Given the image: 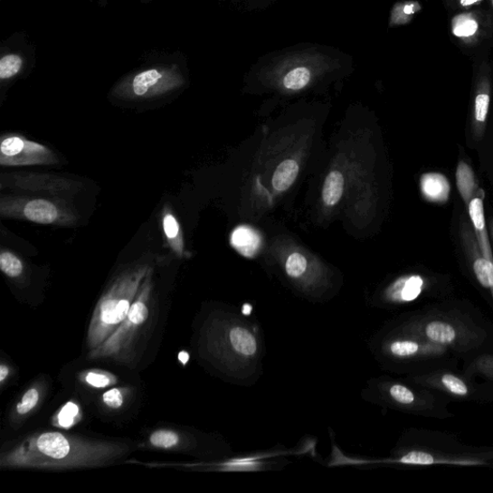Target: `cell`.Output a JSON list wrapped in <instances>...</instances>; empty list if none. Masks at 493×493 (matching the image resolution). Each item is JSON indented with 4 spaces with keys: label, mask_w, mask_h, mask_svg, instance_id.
<instances>
[{
    "label": "cell",
    "mask_w": 493,
    "mask_h": 493,
    "mask_svg": "<svg viewBox=\"0 0 493 493\" xmlns=\"http://www.w3.org/2000/svg\"><path fill=\"white\" fill-rule=\"evenodd\" d=\"M132 451L122 441H98L59 431L29 435L0 456L3 469L71 470L114 464Z\"/></svg>",
    "instance_id": "1"
},
{
    "label": "cell",
    "mask_w": 493,
    "mask_h": 493,
    "mask_svg": "<svg viewBox=\"0 0 493 493\" xmlns=\"http://www.w3.org/2000/svg\"><path fill=\"white\" fill-rule=\"evenodd\" d=\"M396 327L450 349L464 363L493 349V325L470 301L455 296L410 313Z\"/></svg>",
    "instance_id": "2"
},
{
    "label": "cell",
    "mask_w": 493,
    "mask_h": 493,
    "mask_svg": "<svg viewBox=\"0 0 493 493\" xmlns=\"http://www.w3.org/2000/svg\"><path fill=\"white\" fill-rule=\"evenodd\" d=\"M353 66L349 53L326 44L303 43L260 57L249 79L300 92L317 81L345 76Z\"/></svg>",
    "instance_id": "3"
},
{
    "label": "cell",
    "mask_w": 493,
    "mask_h": 493,
    "mask_svg": "<svg viewBox=\"0 0 493 493\" xmlns=\"http://www.w3.org/2000/svg\"><path fill=\"white\" fill-rule=\"evenodd\" d=\"M395 462L414 467L451 466L493 469V446L474 447L439 431L417 430Z\"/></svg>",
    "instance_id": "4"
},
{
    "label": "cell",
    "mask_w": 493,
    "mask_h": 493,
    "mask_svg": "<svg viewBox=\"0 0 493 493\" xmlns=\"http://www.w3.org/2000/svg\"><path fill=\"white\" fill-rule=\"evenodd\" d=\"M152 293L153 285L147 277L125 320L101 346L88 353L89 360H110L130 367L136 364L155 321Z\"/></svg>",
    "instance_id": "5"
},
{
    "label": "cell",
    "mask_w": 493,
    "mask_h": 493,
    "mask_svg": "<svg viewBox=\"0 0 493 493\" xmlns=\"http://www.w3.org/2000/svg\"><path fill=\"white\" fill-rule=\"evenodd\" d=\"M146 276L144 269L126 273L103 294L89 324L86 337L88 353L101 346L125 320Z\"/></svg>",
    "instance_id": "6"
},
{
    "label": "cell",
    "mask_w": 493,
    "mask_h": 493,
    "mask_svg": "<svg viewBox=\"0 0 493 493\" xmlns=\"http://www.w3.org/2000/svg\"><path fill=\"white\" fill-rule=\"evenodd\" d=\"M450 238L455 255L464 274L493 310V262L478 243L464 204L456 201L450 222Z\"/></svg>",
    "instance_id": "7"
},
{
    "label": "cell",
    "mask_w": 493,
    "mask_h": 493,
    "mask_svg": "<svg viewBox=\"0 0 493 493\" xmlns=\"http://www.w3.org/2000/svg\"><path fill=\"white\" fill-rule=\"evenodd\" d=\"M384 351L393 363L401 366L402 371L409 373V376L443 368H458L460 362L450 349L397 327L386 341Z\"/></svg>",
    "instance_id": "8"
},
{
    "label": "cell",
    "mask_w": 493,
    "mask_h": 493,
    "mask_svg": "<svg viewBox=\"0 0 493 493\" xmlns=\"http://www.w3.org/2000/svg\"><path fill=\"white\" fill-rule=\"evenodd\" d=\"M380 392L384 404L402 412L442 421L455 416L450 398L409 380H386L380 385Z\"/></svg>",
    "instance_id": "9"
},
{
    "label": "cell",
    "mask_w": 493,
    "mask_h": 493,
    "mask_svg": "<svg viewBox=\"0 0 493 493\" xmlns=\"http://www.w3.org/2000/svg\"><path fill=\"white\" fill-rule=\"evenodd\" d=\"M455 283L450 274L431 269L411 272L396 279L386 289V300L395 306L434 303L453 297Z\"/></svg>",
    "instance_id": "10"
},
{
    "label": "cell",
    "mask_w": 493,
    "mask_h": 493,
    "mask_svg": "<svg viewBox=\"0 0 493 493\" xmlns=\"http://www.w3.org/2000/svg\"><path fill=\"white\" fill-rule=\"evenodd\" d=\"M408 380L432 388L450 398L452 402H474L478 404L493 405V382H476L458 370L443 368L409 376Z\"/></svg>",
    "instance_id": "11"
},
{
    "label": "cell",
    "mask_w": 493,
    "mask_h": 493,
    "mask_svg": "<svg viewBox=\"0 0 493 493\" xmlns=\"http://www.w3.org/2000/svg\"><path fill=\"white\" fill-rule=\"evenodd\" d=\"M181 83V79L170 70L149 69L139 72L130 82L134 96L146 97L167 91Z\"/></svg>",
    "instance_id": "12"
},
{
    "label": "cell",
    "mask_w": 493,
    "mask_h": 493,
    "mask_svg": "<svg viewBox=\"0 0 493 493\" xmlns=\"http://www.w3.org/2000/svg\"><path fill=\"white\" fill-rule=\"evenodd\" d=\"M44 394V385L37 382L24 392L11 413V423L18 427L38 408Z\"/></svg>",
    "instance_id": "13"
},
{
    "label": "cell",
    "mask_w": 493,
    "mask_h": 493,
    "mask_svg": "<svg viewBox=\"0 0 493 493\" xmlns=\"http://www.w3.org/2000/svg\"><path fill=\"white\" fill-rule=\"evenodd\" d=\"M421 187L423 196L434 204H443L450 195V184L441 173H427L422 175Z\"/></svg>",
    "instance_id": "14"
},
{
    "label": "cell",
    "mask_w": 493,
    "mask_h": 493,
    "mask_svg": "<svg viewBox=\"0 0 493 493\" xmlns=\"http://www.w3.org/2000/svg\"><path fill=\"white\" fill-rule=\"evenodd\" d=\"M232 351L236 355L251 357L256 356L259 350L258 339L249 328L243 326H234L227 335Z\"/></svg>",
    "instance_id": "15"
},
{
    "label": "cell",
    "mask_w": 493,
    "mask_h": 493,
    "mask_svg": "<svg viewBox=\"0 0 493 493\" xmlns=\"http://www.w3.org/2000/svg\"><path fill=\"white\" fill-rule=\"evenodd\" d=\"M462 373L471 379L493 382V349L477 354L464 363Z\"/></svg>",
    "instance_id": "16"
},
{
    "label": "cell",
    "mask_w": 493,
    "mask_h": 493,
    "mask_svg": "<svg viewBox=\"0 0 493 493\" xmlns=\"http://www.w3.org/2000/svg\"><path fill=\"white\" fill-rule=\"evenodd\" d=\"M232 245L247 258H252L261 246L260 234L249 227H239L232 234Z\"/></svg>",
    "instance_id": "17"
},
{
    "label": "cell",
    "mask_w": 493,
    "mask_h": 493,
    "mask_svg": "<svg viewBox=\"0 0 493 493\" xmlns=\"http://www.w3.org/2000/svg\"><path fill=\"white\" fill-rule=\"evenodd\" d=\"M24 216L38 223H52L58 217L56 206L47 200H34L29 202L24 209Z\"/></svg>",
    "instance_id": "18"
},
{
    "label": "cell",
    "mask_w": 493,
    "mask_h": 493,
    "mask_svg": "<svg viewBox=\"0 0 493 493\" xmlns=\"http://www.w3.org/2000/svg\"><path fill=\"white\" fill-rule=\"evenodd\" d=\"M149 446L161 450H177L185 445V440L177 431L171 429H159L148 436Z\"/></svg>",
    "instance_id": "19"
},
{
    "label": "cell",
    "mask_w": 493,
    "mask_h": 493,
    "mask_svg": "<svg viewBox=\"0 0 493 493\" xmlns=\"http://www.w3.org/2000/svg\"><path fill=\"white\" fill-rule=\"evenodd\" d=\"M299 173L298 163L287 159L280 164L273 175V186L277 191L288 190L295 182Z\"/></svg>",
    "instance_id": "20"
},
{
    "label": "cell",
    "mask_w": 493,
    "mask_h": 493,
    "mask_svg": "<svg viewBox=\"0 0 493 493\" xmlns=\"http://www.w3.org/2000/svg\"><path fill=\"white\" fill-rule=\"evenodd\" d=\"M79 380L93 388H107L119 382L117 376L111 372L102 369H87L80 373Z\"/></svg>",
    "instance_id": "21"
},
{
    "label": "cell",
    "mask_w": 493,
    "mask_h": 493,
    "mask_svg": "<svg viewBox=\"0 0 493 493\" xmlns=\"http://www.w3.org/2000/svg\"><path fill=\"white\" fill-rule=\"evenodd\" d=\"M345 179L338 171H333L326 178L323 187V201L327 206L336 205L341 199Z\"/></svg>",
    "instance_id": "22"
},
{
    "label": "cell",
    "mask_w": 493,
    "mask_h": 493,
    "mask_svg": "<svg viewBox=\"0 0 493 493\" xmlns=\"http://www.w3.org/2000/svg\"><path fill=\"white\" fill-rule=\"evenodd\" d=\"M479 30V24L470 14H462L452 21V33L462 39L473 37Z\"/></svg>",
    "instance_id": "23"
},
{
    "label": "cell",
    "mask_w": 493,
    "mask_h": 493,
    "mask_svg": "<svg viewBox=\"0 0 493 493\" xmlns=\"http://www.w3.org/2000/svg\"><path fill=\"white\" fill-rule=\"evenodd\" d=\"M129 393L128 387H112L102 394V404L112 411H117L125 405Z\"/></svg>",
    "instance_id": "24"
},
{
    "label": "cell",
    "mask_w": 493,
    "mask_h": 493,
    "mask_svg": "<svg viewBox=\"0 0 493 493\" xmlns=\"http://www.w3.org/2000/svg\"><path fill=\"white\" fill-rule=\"evenodd\" d=\"M81 415L80 408L73 403H69L58 412L54 420L56 425L67 429L76 425L81 420Z\"/></svg>",
    "instance_id": "25"
},
{
    "label": "cell",
    "mask_w": 493,
    "mask_h": 493,
    "mask_svg": "<svg viewBox=\"0 0 493 493\" xmlns=\"http://www.w3.org/2000/svg\"><path fill=\"white\" fill-rule=\"evenodd\" d=\"M23 58L17 54H7L0 60V79L9 80L21 71Z\"/></svg>",
    "instance_id": "26"
},
{
    "label": "cell",
    "mask_w": 493,
    "mask_h": 493,
    "mask_svg": "<svg viewBox=\"0 0 493 493\" xmlns=\"http://www.w3.org/2000/svg\"><path fill=\"white\" fill-rule=\"evenodd\" d=\"M477 156L480 161L481 171L493 189V136Z\"/></svg>",
    "instance_id": "27"
},
{
    "label": "cell",
    "mask_w": 493,
    "mask_h": 493,
    "mask_svg": "<svg viewBox=\"0 0 493 493\" xmlns=\"http://www.w3.org/2000/svg\"><path fill=\"white\" fill-rule=\"evenodd\" d=\"M422 10V5L417 2H407L397 5L394 7L392 24H405L411 21L413 14Z\"/></svg>",
    "instance_id": "28"
},
{
    "label": "cell",
    "mask_w": 493,
    "mask_h": 493,
    "mask_svg": "<svg viewBox=\"0 0 493 493\" xmlns=\"http://www.w3.org/2000/svg\"><path fill=\"white\" fill-rule=\"evenodd\" d=\"M236 11L241 13H250L262 11L271 7L280 0H225Z\"/></svg>",
    "instance_id": "29"
},
{
    "label": "cell",
    "mask_w": 493,
    "mask_h": 493,
    "mask_svg": "<svg viewBox=\"0 0 493 493\" xmlns=\"http://www.w3.org/2000/svg\"><path fill=\"white\" fill-rule=\"evenodd\" d=\"M0 268L10 278H18L24 271L23 262L10 251H4L0 255Z\"/></svg>",
    "instance_id": "30"
},
{
    "label": "cell",
    "mask_w": 493,
    "mask_h": 493,
    "mask_svg": "<svg viewBox=\"0 0 493 493\" xmlns=\"http://www.w3.org/2000/svg\"><path fill=\"white\" fill-rule=\"evenodd\" d=\"M306 258L299 252H293L288 259L287 273L292 278L301 277L307 269Z\"/></svg>",
    "instance_id": "31"
},
{
    "label": "cell",
    "mask_w": 493,
    "mask_h": 493,
    "mask_svg": "<svg viewBox=\"0 0 493 493\" xmlns=\"http://www.w3.org/2000/svg\"><path fill=\"white\" fill-rule=\"evenodd\" d=\"M164 232H166L168 238H175L179 232V227L176 220L174 216L168 214L164 218L163 222Z\"/></svg>",
    "instance_id": "32"
},
{
    "label": "cell",
    "mask_w": 493,
    "mask_h": 493,
    "mask_svg": "<svg viewBox=\"0 0 493 493\" xmlns=\"http://www.w3.org/2000/svg\"><path fill=\"white\" fill-rule=\"evenodd\" d=\"M487 228L489 238L490 246L493 251V212H486Z\"/></svg>",
    "instance_id": "33"
},
{
    "label": "cell",
    "mask_w": 493,
    "mask_h": 493,
    "mask_svg": "<svg viewBox=\"0 0 493 493\" xmlns=\"http://www.w3.org/2000/svg\"><path fill=\"white\" fill-rule=\"evenodd\" d=\"M10 366L5 363H2V365H0V384H2L3 386L5 384L6 381L10 376Z\"/></svg>",
    "instance_id": "34"
},
{
    "label": "cell",
    "mask_w": 493,
    "mask_h": 493,
    "mask_svg": "<svg viewBox=\"0 0 493 493\" xmlns=\"http://www.w3.org/2000/svg\"><path fill=\"white\" fill-rule=\"evenodd\" d=\"M481 2L482 0H459L460 5L462 7H470Z\"/></svg>",
    "instance_id": "35"
},
{
    "label": "cell",
    "mask_w": 493,
    "mask_h": 493,
    "mask_svg": "<svg viewBox=\"0 0 493 493\" xmlns=\"http://www.w3.org/2000/svg\"><path fill=\"white\" fill-rule=\"evenodd\" d=\"M491 3H492V6H493V0H491Z\"/></svg>",
    "instance_id": "36"
}]
</instances>
